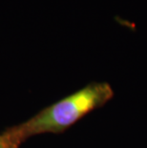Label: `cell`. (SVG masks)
Listing matches in <instances>:
<instances>
[{
	"label": "cell",
	"instance_id": "cell-1",
	"mask_svg": "<svg viewBox=\"0 0 147 148\" xmlns=\"http://www.w3.org/2000/svg\"><path fill=\"white\" fill-rule=\"evenodd\" d=\"M113 97L110 84L92 82L42 109L26 121L7 129L3 137L8 144L19 148L31 137L62 133L89 113L106 104Z\"/></svg>",
	"mask_w": 147,
	"mask_h": 148
},
{
	"label": "cell",
	"instance_id": "cell-2",
	"mask_svg": "<svg viewBox=\"0 0 147 148\" xmlns=\"http://www.w3.org/2000/svg\"><path fill=\"white\" fill-rule=\"evenodd\" d=\"M0 148H8V143H6L3 134H0Z\"/></svg>",
	"mask_w": 147,
	"mask_h": 148
},
{
	"label": "cell",
	"instance_id": "cell-3",
	"mask_svg": "<svg viewBox=\"0 0 147 148\" xmlns=\"http://www.w3.org/2000/svg\"><path fill=\"white\" fill-rule=\"evenodd\" d=\"M8 148H18V147H15V146H12V145H10V144H8Z\"/></svg>",
	"mask_w": 147,
	"mask_h": 148
}]
</instances>
